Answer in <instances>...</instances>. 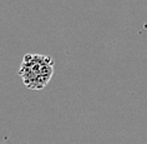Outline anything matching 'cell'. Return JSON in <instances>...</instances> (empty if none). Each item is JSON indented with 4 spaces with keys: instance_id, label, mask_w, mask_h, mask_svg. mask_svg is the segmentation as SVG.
Segmentation results:
<instances>
[{
    "instance_id": "6da1fadb",
    "label": "cell",
    "mask_w": 147,
    "mask_h": 144,
    "mask_svg": "<svg viewBox=\"0 0 147 144\" xmlns=\"http://www.w3.org/2000/svg\"><path fill=\"white\" fill-rule=\"evenodd\" d=\"M54 59L44 54H25L19 68V76L29 90H41L54 75Z\"/></svg>"
}]
</instances>
